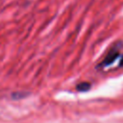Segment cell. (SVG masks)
<instances>
[{"label":"cell","instance_id":"cell-1","mask_svg":"<svg viewBox=\"0 0 123 123\" xmlns=\"http://www.w3.org/2000/svg\"><path fill=\"white\" fill-rule=\"evenodd\" d=\"M118 57H119V46L115 45L114 47H112L108 52V54L106 55L104 60L99 63V66L100 67H107V66L112 64Z\"/></svg>","mask_w":123,"mask_h":123},{"label":"cell","instance_id":"cell-2","mask_svg":"<svg viewBox=\"0 0 123 123\" xmlns=\"http://www.w3.org/2000/svg\"><path fill=\"white\" fill-rule=\"evenodd\" d=\"M90 87V85L88 83H81L77 86V89L79 91H86V90H88Z\"/></svg>","mask_w":123,"mask_h":123},{"label":"cell","instance_id":"cell-3","mask_svg":"<svg viewBox=\"0 0 123 123\" xmlns=\"http://www.w3.org/2000/svg\"><path fill=\"white\" fill-rule=\"evenodd\" d=\"M119 65H120V66H122V65H123V58L121 59V61H120V64H119Z\"/></svg>","mask_w":123,"mask_h":123}]
</instances>
